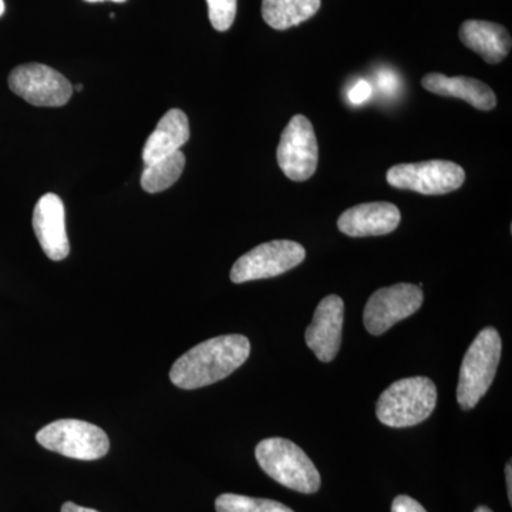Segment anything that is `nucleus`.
I'll return each mask as SVG.
<instances>
[{"instance_id":"nucleus-1","label":"nucleus","mask_w":512,"mask_h":512,"mask_svg":"<svg viewBox=\"0 0 512 512\" xmlns=\"http://www.w3.org/2000/svg\"><path fill=\"white\" fill-rule=\"evenodd\" d=\"M251 343L244 335H224L205 340L184 353L170 370L178 389L195 390L220 382L247 362Z\"/></svg>"},{"instance_id":"nucleus-2","label":"nucleus","mask_w":512,"mask_h":512,"mask_svg":"<svg viewBox=\"0 0 512 512\" xmlns=\"http://www.w3.org/2000/svg\"><path fill=\"white\" fill-rule=\"evenodd\" d=\"M437 387L427 377H407L390 384L379 397L376 416L384 426L403 429L423 423L436 409Z\"/></svg>"},{"instance_id":"nucleus-3","label":"nucleus","mask_w":512,"mask_h":512,"mask_svg":"<svg viewBox=\"0 0 512 512\" xmlns=\"http://www.w3.org/2000/svg\"><path fill=\"white\" fill-rule=\"evenodd\" d=\"M262 470L276 483L302 494H313L320 488V474L311 458L292 441L272 437L255 448Z\"/></svg>"},{"instance_id":"nucleus-4","label":"nucleus","mask_w":512,"mask_h":512,"mask_svg":"<svg viewBox=\"0 0 512 512\" xmlns=\"http://www.w3.org/2000/svg\"><path fill=\"white\" fill-rule=\"evenodd\" d=\"M500 333L494 328H485L473 340L458 377L457 402L461 409L471 410L485 396L494 382L501 359Z\"/></svg>"},{"instance_id":"nucleus-5","label":"nucleus","mask_w":512,"mask_h":512,"mask_svg":"<svg viewBox=\"0 0 512 512\" xmlns=\"http://www.w3.org/2000/svg\"><path fill=\"white\" fill-rule=\"evenodd\" d=\"M36 440L46 450L74 460H99L110 450V440L104 430L83 420L53 421L37 431Z\"/></svg>"},{"instance_id":"nucleus-6","label":"nucleus","mask_w":512,"mask_h":512,"mask_svg":"<svg viewBox=\"0 0 512 512\" xmlns=\"http://www.w3.org/2000/svg\"><path fill=\"white\" fill-rule=\"evenodd\" d=\"M305 256V248L298 242L288 239L265 242L242 255L232 266L229 276L234 284L275 278L301 265Z\"/></svg>"},{"instance_id":"nucleus-7","label":"nucleus","mask_w":512,"mask_h":512,"mask_svg":"<svg viewBox=\"0 0 512 512\" xmlns=\"http://www.w3.org/2000/svg\"><path fill=\"white\" fill-rule=\"evenodd\" d=\"M387 183L399 190L423 195H444L458 190L466 181L463 167L446 160L399 164L386 174Z\"/></svg>"},{"instance_id":"nucleus-8","label":"nucleus","mask_w":512,"mask_h":512,"mask_svg":"<svg viewBox=\"0 0 512 512\" xmlns=\"http://www.w3.org/2000/svg\"><path fill=\"white\" fill-rule=\"evenodd\" d=\"M13 93L37 107H62L73 94V86L62 73L40 63L22 64L9 74Z\"/></svg>"},{"instance_id":"nucleus-9","label":"nucleus","mask_w":512,"mask_h":512,"mask_svg":"<svg viewBox=\"0 0 512 512\" xmlns=\"http://www.w3.org/2000/svg\"><path fill=\"white\" fill-rule=\"evenodd\" d=\"M279 167L289 180L308 181L318 168L319 148L311 121L296 114L279 141L276 151Z\"/></svg>"},{"instance_id":"nucleus-10","label":"nucleus","mask_w":512,"mask_h":512,"mask_svg":"<svg viewBox=\"0 0 512 512\" xmlns=\"http://www.w3.org/2000/svg\"><path fill=\"white\" fill-rule=\"evenodd\" d=\"M419 285L397 284L379 289L370 296L363 312V322L370 335L380 336L396 323L414 315L423 305Z\"/></svg>"},{"instance_id":"nucleus-11","label":"nucleus","mask_w":512,"mask_h":512,"mask_svg":"<svg viewBox=\"0 0 512 512\" xmlns=\"http://www.w3.org/2000/svg\"><path fill=\"white\" fill-rule=\"evenodd\" d=\"M345 302L338 295H329L320 301L311 325L305 333L306 345L320 362L329 363L338 356L342 345Z\"/></svg>"},{"instance_id":"nucleus-12","label":"nucleus","mask_w":512,"mask_h":512,"mask_svg":"<svg viewBox=\"0 0 512 512\" xmlns=\"http://www.w3.org/2000/svg\"><path fill=\"white\" fill-rule=\"evenodd\" d=\"M33 229L40 247L52 261H63L70 252L66 231V212L56 194H46L33 211Z\"/></svg>"},{"instance_id":"nucleus-13","label":"nucleus","mask_w":512,"mask_h":512,"mask_svg":"<svg viewBox=\"0 0 512 512\" xmlns=\"http://www.w3.org/2000/svg\"><path fill=\"white\" fill-rule=\"evenodd\" d=\"M402 221V214L390 202H366L340 215L338 228L353 238L380 237L396 231Z\"/></svg>"},{"instance_id":"nucleus-14","label":"nucleus","mask_w":512,"mask_h":512,"mask_svg":"<svg viewBox=\"0 0 512 512\" xmlns=\"http://www.w3.org/2000/svg\"><path fill=\"white\" fill-rule=\"evenodd\" d=\"M458 36L464 46L490 64L503 62L512 46L508 30L487 20H467L461 25Z\"/></svg>"},{"instance_id":"nucleus-15","label":"nucleus","mask_w":512,"mask_h":512,"mask_svg":"<svg viewBox=\"0 0 512 512\" xmlns=\"http://www.w3.org/2000/svg\"><path fill=\"white\" fill-rule=\"evenodd\" d=\"M421 86L427 92L439 96L457 97L467 101L478 110L490 111L497 106V97L491 87L471 77H448L441 73H430L423 77Z\"/></svg>"},{"instance_id":"nucleus-16","label":"nucleus","mask_w":512,"mask_h":512,"mask_svg":"<svg viewBox=\"0 0 512 512\" xmlns=\"http://www.w3.org/2000/svg\"><path fill=\"white\" fill-rule=\"evenodd\" d=\"M190 140V123L184 111L173 109L158 121L156 130L147 138L143 148L144 165L180 151Z\"/></svg>"},{"instance_id":"nucleus-17","label":"nucleus","mask_w":512,"mask_h":512,"mask_svg":"<svg viewBox=\"0 0 512 512\" xmlns=\"http://www.w3.org/2000/svg\"><path fill=\"white\" fill-rule=\"evenodd\" d=\"M319 9L320 0H262V18L275 30L301 25Z\"/></svg>"},{"instance_id":"nucleus-18","label":"nucleus","mask_w":512,"mask_h":512,"mask_svg":"<svg viewBox=\"0 0 512 512\" xmlns=\"http://www.w3.org/2000/svg\"><path fill=\"white\" fill-rule=\"evenodd\" d=\"M185 168V156L181 151L161 158L156 163L144 167L141 175V187L148 194L165 191L177 183Z\"/></svg>"},{"instance_id":"nucleus-19","label":"nucleus","mask_w":512,"mask_h":512,"mask_svg":"<svg viewBox=\"0 0 512 512\" xmlns=\"http://www.w3.org/2000/svg\"><path fill=\"white\" fill-rule=\"evenodd\" d=\"M215 510L217 512H293L291 508L278 501L238 494L220 495L215 501Z\"/></svg>"},{"instance_id":"nucleus-20","label":"nucleus","mask_w":512,"mask_h":512,"mask_svg":"<svg viewBox=\"0 0 512 512\" xmlns=\"http://www.w3.org/2000/svg\"><path fill=\"white\" fill-rule=\"evenodd\" d=\"M207 5L212 28L227 32L237 16V0H207Z\"/></svg>"},{"instance_id":"nucleus-21","label":"nucleus","mask_w":512,"mask_h":512,"mask_svg":"<svg viewBox=\"0 0 512 512\" xmlns=\"http://www.w3.org/2000/svg\"><path fill=\"white\" fill-rule=\"evenodd\" d=\"M372 93L370 83L366 82V80H359V82L350 89L349 101L355 104V106H359V104L366 103V101L372 97Z\"/></svg>"},{"instance_id":"nucleus-22","label":"nucleus","mask_w":512,"mask_h":512,"mask_svg":"<svg viewBox=\"0 0 512 512\" xmlns=\"http://www.w3.org/2000/svg\"><path fill=\"white\" fill-rule=\"evenodd\" d=\"M392 512H427L424 510L423 505L417 503L416 500H413L412 497H407V495H399V497L394 498L392 504Z\"/></svg>"},{"instance_id":"nucleus-23","label":"nucleus","mask_w":512,"mask_h":512,"mask_svg":"<svg viewBox=\"0 0 512 512\" xmlns=\"http://www.w3.org/2000/svg\"><path fill=\"white\" fill-rule=\"evenodd\" d=\"M379 86L384 93L392 94L399 87V80L392 72H382L379 74Z\"/></svg>"},{"instance_id":"nucleus-24","label":"nucleus","mask_w":512,"mask_h":512,"mask_svg":"<svg viewBox=\"0 0 512 512\" xmlns=\"http://www.w3.org/2000/svg\"><path fill=\"white\" fill-rule=\"evenodd\" d=\"M62 512H99L92 510V508L80 507V505L74 503L63 504Z\"/></svg>"},{"instance_id":"nucleus-25","label":"nucleus","mask_w":512,"mask_h":512,"mask_svg":"<svg viewBox=\"0 0 512 512\" xmlns=\"http://www.w3.org/2000/svg\"><path fill=\"white\" fill-rule=\"evenodd\" d=\"M505 477H507L508 498H510V504H512V467H511V463H508L507 467H505Z\"/></svg>"},{"instance_id":"nucleus-26","label":"nucleus","mask_w":512,"mask_h":512,"mask_svg":"<svg viewBox=\"0 0 512 512\" xmlns=\"http://www.w3.org/2000/svg\"><path fill=\"white\" fill-rule=\"evenodd\" d=\"M86 2L97 3V2H106V0H86ZM111 2L123 3L126 0H111Z\"/></svg>"},{"instance_id":"nucleus-27","label":"nucleus","mask_w":512,"mask_h":512,"mask_svg":"<svg viewBox=\"0 0 512 512\" xmlns=\"http://www.w3.org/2000/svg\"><path fill=\"white\" fill-rule=\"evenodd\" d=\"M474 512H493L488 507H484V505H481V507H478L476 511Z\"/></svg>"},{"instance_id":"nucleus-28","label":"nucleus","mask_w":512,"mask_h":512,"mask_svg":"<svg viewBox=\"0 0 512 512\" xmlns=\"http://www.w3.org/2000/svg\"><path fill=\"white\" fill-rule=\"evenodd\" d=\"M3 13H5V2H3V0H0V16H2Z\"/></svg>"},{"instance_id":"nucleus-29","label":"nucleus","mask_w":512,"mask_h":512,"mask_svg":"<svg viewBox=\"0 0 512 512\" xmlns=\"http://www.w3.org/2000/svg\"><path fill=\"white\" fill-rule=\"evenodd\" d=\"M73 90H76V92H83V84H76V87H74Z\"/></svg>"}]
</instances>
